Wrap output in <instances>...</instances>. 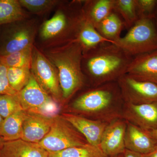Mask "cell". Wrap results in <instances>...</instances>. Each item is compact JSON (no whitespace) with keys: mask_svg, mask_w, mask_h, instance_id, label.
Wrapping results in <instances>:
<instances>
[{"mask_svg":"<svg viewBox=\"0 0 157 157\" xmlns=\"http://www.w3.org/2000/svg\"><path fill=\"white\" fill-rule=\"evenodd\" d=\"M133 58L115 44L104 42L83 52L82 70L93 86L117 82Z\"/></svg>","mask_w":157,"mask_h":157,"instance_id":"obj_1","label":"cell"},{"mask_svg":"<svg viewBox=\"0 0 157 157\" xmlns=\"http://www.w3.org/2000/svg\"><path fill=\"white\" fill-rule=\"evenodd\" d=\"M124 104L117 82H113L93 86L76 98L70 108L79 115L109 123L121 118Z\"/></svg>","mask_w":157,"mask_h":157,"instance_id":"obj_2","label":"cell"},{"mask_svg":"<svg viewBox=\"0 0 157 157\" xmlns=\"http://www.w3.org/2000/svg\"><path fill=\"white\" fill-rule=\"evenodd\" d=\"M82 46L76 39L64 41L58 48L46 53L47 58L58 73L63 98L69 100L83 87L86 76L82 69L83 56Z\"/></svg>","mask_w":157,"mask_h":157,"instance_id":"obj_3","label":"cell"},{"mask_svg":"<svg viewBox=\"0 0 157 157\" xmlns=\"http://www.w3.org/2000/svg\"><path fill=\"white\" fill-rule=\"evenodd\" d=\"M114 44L133 58L157 50V29L154 19H138L126 35Z\"/></svg>","mask_w":157,"mask_h":157,"instance_id":"obj_4","label":"cell"},{"mask_svg":"<svg viewBox=\"0 0 157 157\" xmlns=\"http://www.w3.org/2000/svg\"><path fill=\"white\" fill-rule=\"evenodd\" d=\"M48 152L63 150L88 143L84 136L61 115H56L49 132L39 143Z\"/></svg>","mask_w":157,"mask_h":157,"instance_id":"obj_5","label":"cell"},{"mask_svg":"<svg viewBox=\"0 0 157 157\" xmlns=\"http://www.w3.org/2000/svg\"><path fill=\"white\" fill-rule=\"evenodd\" d=\"M23 110L54 116L57 115L59 107L55 100L39 84L32 74L28 83L17 93Z\"/></svg>","mask_w":157,"mask_h":157,"instance_id":"obj_6","label":"cell"},{"mask_svg":"<svg viewBox=\"0 0 157 157\" xmlns=\"http://www.w3.org/2000/svg\"><path fill=\"white\" fill-rule=\"evenodd\" d=\"M31 70L37 82L47 94L55 100H60L63 98L57 70L48 59L34 46Z\"/></svg>","mask_w":157,"mask_h":157,"instance_id":"obj_7","label":"cell"},{"mask_svg":"<svg viewBox=\"0 0 157 157\" xmlns=\"http://www.w3.org/2000/svg\"><path fill=\"white\" fill-rule=\"evenodd\" d=\"M117 82L124 103L140 104L157 102L156 84L137 80L127 74Z\"/></svg>","mask_w":157,"mask_h":157,"instance_id":"obj_8","label":"cell"},{"mask_svg":"<svg viewBox=\"0 0 157 157\" xmlns=\"http://www.w3.org/2000/svg\"><path fill=\"white\" fill-rule=\"evenodd\" d=\"M121 118L146 131L157 129V102L140 104L124 103Z\"/></svg>","mask_w":157,"mask_h":157,"instance_id":"obj_9","label":"cell"},{"mask_svg":"<svg viewBox=\"0 0 157 157\" xmlns=\"http://www.w3.org/2000/svg\"><path fill=\"white\" fill-rule=\"evenodd\" d=\"M126 121L122 118L108 124L102 136L99 147L108 157L123 154L125 150L124 138Z\"/></svg>","mask_w":157,"mask_h":157,"instance_id":"obj_10","label":"cell"},{"mask_svg":"<svg viewBox=\"0 0 157 157\" xmlns=\"http://www.w3.org/2000/svg\"><path fill=\"white\" fill-rule=\"evenodd\" d=\"M35 29L28 25L17 26L4 35L0 45V56L25 50L33 46Z\"/></svg>","mask_w":157,"mask_h":157,"instance_id":"obj_11","label":"cell"},{"mask_svg":"<svg viewBox=\"0 0 157 157\" xmlns=\"http://www.w3.org/2000/svg\"><path fill=\"white\" fill-rule=\"evenodd\" d=\"M61 116L83 135L89 144L99 147L103 134L109 123L72 113H63Z\"/></svg>","mask_w":157,"mask_h":157,"instance_id":"obj_12","label":"cell"},{"mask_svg":"<svg viewBox=\"0 0 157 157\" xmlns=\"http://www.w3.org/2000/svg\"><path fill=\"white\" fill-rule=\"evenodd\" d=\"M126 74L137 80L157 84V50L134 57Z\"/></svg>","mask_w":157,"mask_h":157,"instance_id":"obj_13","label":"cell"},{"mask_svg":"<svg viewBox=\"0 0 157 157\" xmlns=\"http://www.w3.org/2000/svg\"><path fill=\"white\" fill-rule=\"evenodd\" d=\"M54 116L27 112L23 124L21 139L28 142L39 143L50 131Z\"/></svg>","mask_w":157,"mask_h":157,"instance_id":"obj_14","label":"cell"},{"mask_svg":"<svg viewBox=\"0 0 157 157\" xmlns=\"http://www.w3.org/2000/svg\"><path fill=\"white\" fill-rule=\"evenodd\" d=\"M126 122L124 138L125 148L141 155L147 154L152 151L157 145V141L148 131L128 122Z\"/></svg>","mask_w":157,"mask_h":157,"instance_id":"obj_15","label":"cell"},{"mask_svg":"<svg viewBox=\"0 0 157 157\" xmlns=\"http://www.w3.org/2000/svg\"><path fill=\"white\" fill-rule=\"evenodd\" d=\"M0 157H48V152L39 143L20 139L4 142L0 149Z\"/></svg>","mask_w":157,"mask_h":157,"instance_id":"obj_16","label":"cell"},{"mask_svg":"<svg viewBox=\"0 0 157 157\" xmlns=\"http://www.w3.org/2000/svg\"><path fill=\"white\" fill-rule=\"evenodd\" d=\"M114 0H89L82 6L83 16L96 29L113 11Z\"/></svg>","mask_w":157,"mask_h":157,"instance_id":"obj_17","label":"cell"},{"mask_svg":"<svg viewBox=\"0 0 157 157\" xmlns=\"http://www.w3.org/2000/svg\"><path fill=\"white\" fill-rule=\"evenodd\" d=\"M26 115V111L22 109L4 119L0 128V136L5 142L21 139L23 124Z\"/></svg>","mask_w":157,"mask_h":157,"instance_id":"obj_18","label":"cell"},{"mask_svg":"<svg viewBox=\"0 0 157 157\" xmlns=\"http://www.w3.org/2000/svg\"><path fill=\"white\" fill-rule=\"evenodd\" d=\"M76 39L81 44L84 52L104 42L113 43L102 36L97 29L84 17L78 26Z\"/></svg>","mask_w":157,"mask_h":157,"instance_id":"obj_19","label":"cell"},{"mask_svg":"<svg viewBox=\"0 0 157 157\" xmlns=\"http://www.w3.org/2000/svg\"><path fill=\"white\" fill-rule=\"evenodd\" d=\"M124 25L120 16L114 11L99 24L97 29L99 33L113 44L121 38V35Z\"/></svg>","mask_w":157,"mask_h":157,"instance_id":"obj_20","label":"cell"},{"mask_svg":"<svg viewBox=\"0 0 157 157\" xmlns=\"http://www.w3.org/2000/svg\"><path fill=\"white\" fill-rule=\"evenodd\" d=\"M25 14L17 0H0V25L20 21Z\"/></svg>","mask_w":157,"mask_h":157,"instance_id":"obj_21","label":"cell"},{"mask_svg":"<svg viewBox=\"0 0 157 157\" xmlns=\"http://www.w3.org/2000/svg\"><path fill=\"white\" fill-rule=\"evenodd\" d=\"M113 11L120 16L128 29L138 20L137 0H114Z\"/></svg>","mask_w":157,"mask_h":157,"instance_id":"obj_22","label":"cell"},{"mask_svg":"<svg viewBox=\"0 0 157 157\" xmlns=\"http://www.w3.org/2000/svg\"><path fill=\"white\" fill-rule=\"evenodd\" d=\"M48 157H108L99 147L88 144L82 146L74 147L61 151L48 152Z\"/></svg>","mask_w":157,"mask_h":157,"instance_id":"obj_23","label":"cell"},{"mask_svg":"<svg viewBox=\"0 0 157 157\" xmlns=\"http://www.w3.org/2000/svg\"><path fill=\"white\" fill-rule=\"evenodd\" d=\"M33 47L6 55L0 56V62L7 67L31 69Z\"/></svg>","mask_w":157,"mask_h":157,"instance_id":"obj_24","label":"cell"},{"mask_svg":"<svg viewBox=\"0 0 157 157\" xmlns=\"http://www.w3.org/2000/svg\"><path fill=\"white\" fill-rule=\"evenodd\" d=\"M31 75L30 69L28 68L7 67V77L9 84L17 93L28 84Z\"/></svg>","mask_w":157,"mask_h":157,"instance_id":"obj_25","label":"cell"},{"mask_svg":"<svg viewBox=\"0 0 157 157\" xmlns=\"http://www.w3.org/2000/svg\"><path fill=\"white\" fill-rule=\"evenodd\" d=\"M22 109L17 94L0 95V114L3 118Z\"/></svg>","mask_w":157,"mask_h":157,"instance_id":"obj_26","label":"cell"},{"mask_svg":"<svg viewBox=\"0 0 157 157\" xmlns=\"http://www.w3.org/2000/svg\"><path fill=\"white\" fill-rule=\"evenodd\" d=\"M21 7L35 14H42L56 6L59 1L54 0H19Z\"/></svg>","mask_w":157,"mask_h":157,"instance_id":"obj_27","label":"cell"},{"mask_svg":"<svg viewBox=\"0 0 157 157\" xmlns=\"http://www.w3.org/2000/svg\"><path fill=\"white\" fill-rule=\"evenodd\" d=\"M157 7V0H137L138 19L148 18L154 19Z\"/></svg>","mask_w":157,"mask_h":157,"instance_id":"obj_28","label":"cell"},{"mask_svg":"<svg viewBox=\"0 0 157 157\" xmlns=\"http://www.w3.org/2000/svg\"><path fill=\"white\" fill-rule=\"evenodd\" d=\"M17 93L9 84L7 77V67L0 62V95H15Z\"/></svg>","mask_w":157,"mask_h":157,"instance_id":"obj_29","label":"cell"},{"mask_svg":"<svg viewBox=\"0 0 157 157\" xmlns=\"http://www.w3.org/2000/svg\"><path fill=\"white\" fill-rule=\"evenodd\" d=\"M123 155L124 157H143L140 154L131 151L126 149L125 150L123 153Z\"/></svg>","mask_w":157,"mask_h":157,"instance_id":"obj_30","label":"cell"},{"mask_svg":"<svg viewBox=\"0 0 157 157\" xmlns=\"http://www.w3.org/2000/svg\"><path fill=\"white\" fill-rule=\"evenodd\" d=\"M141 155L143 157H157V145L152 151L147 154Z\"/></svg>","mask_w":157,"mask_h":157,"instance_id":"obj_31","label":"cell"},{"mask_svg":"<svg viewBox=\"0 0 157 157\" xmlns=\"http://www.w3.org/2000/svg\"><path fill=\"white\" fill-rule=\"evenodd\" d=\"M148 132L152 137H153L157 141V129Z\"/></svg>","mask_w":157,"mask_h":157,"instance_id":"obj_32","label":"cell"},{"mask_svg":"<svg viewBox=\"0 0 157 157\" xmlns=\"http://www.w3.org/2000/svg\"><path fill=\"white\" fill-rule=\"evenodd\" d=\"M4 142H5V141L3 140V138L0 136V149L2 148L4 144Z\"/></svg>","mask_w":157,"mask_h":157,"instance_id":"obj_33","label":"cell"},{"mask_svg":"<svg viewBox=\"0 0 157 157\" xmlns=\"http://www.w3.org/2000/svg\"><path fill=\"white\" fill-rule=\"evenodd\" d=\"M155 24L156 27L157 29V7L156 11L155 14V17L154 18Z\"/></svg>","mask_w":157,"mask_h":157,"instance_id":"obj_34","label":"cell"},{"mask_svg":"<svg viewBox=\"0 0 157 157\" xmlns=\"http://www.w3.org/2000/svg\"><path fill=\"white\" fill-rule=\"evenodd\" d=\"M4 119L3 118L2 115L0 114V128H1V126H2V124L3 123V121H4Z\"/></svg>","mask_w":157,"mask_h":157,"instance_id":"obj_35","label":"cell"},{"mask_svg":"<svg viewBox=\"0 0 157 157\" xmlns=\"http://www.w3.org/2000/svg\"><path fill=\"white\" fill-rule=\"evenodd\" d=\"M112 157H124L123 154H122L118 155Z\"/></svg>","mask_w":157,"mask_h":157,"instance_id":"obj_36","label":"cell"}]
</instances>
